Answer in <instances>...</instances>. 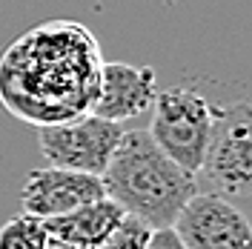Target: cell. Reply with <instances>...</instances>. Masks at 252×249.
Returning <instances> with one entry per match:
<instances>
[{
    "label": "cell",
    "mask_w": 252,
    "mask_h": 249,
    "mask_svg": "<svg viewBox=\"0 0 252 249\" xmlns=\"http://www.w3.org/2000/svg\"><path fill=\"white\" fill-rule=\"evenodd\" d=\"M100 69V43L83 23L34 26L0 55V103L37 129L89 115Z\"/></svg>",
    "instance_id": "cell-1"
},
{
    "label": "cell",
    "mask_w": 252,
    "mask_h": 249,
    "mask_svg": "<svg viewBox=\"0 0 252 249\" xmlns=\"http://www.w3.org/2000/svg\"><path fill=\"white\" fill-rule=\"evenodd\" d=\"M100 184L112 203L152 229H172L181 209L201 192L198 178L163 155L146 129L121 135Z\"/></svg>",
    "instance_id": "cell-2"
},
{
    "label": "cell",
    "mask_w": 252,
    "mask_h": 249,
    "mask_svg": "<svg viewBox=\"0 0 252 249\" xmlns=\"http://www.w3.org/2000/svg\"><path fill=\"white\" fill-rule=\"evenodd\" d=\"M218 198H252V100L212 106V132L198 172Z\"/></svg>",
    "instance_id": "cell-3"
},
{
    "label": "cell",
    "mask_w": 252,
    "mask_h": 249,
    "mask_svg": "<svg viewBox=\"0 0 252 249\" xmlns=\"http://www.w3.org/2000/svg\"><path fill=\"white\" fill-rule=\"evenodd\" d=\"M146 132L169 160L198 178L212 132V103L189 86L158 89Z\"/></svg>",
    "instance_id": "cell-4"
},
{
    "label": "cell",
    "mask_w": 252,
    "mask_h": 249,
    "mask_svg": "<svg viewBox=\"0 0 252 249\" xmlns=\"http://www.w3.org/2000/svg\"><path fill=\"white\" fill-rule=\"evenodd\" d=\"M121 135H124L121 124L103 121L89 112L63 124L40 126L37 143L49 166L100 178L103 169L109 166L112 152L121 143Z\"/></svg>",
    "instance_id": "cell-5"
},
{
    "label": "cell",
    "mask_w": 252,
    "mask_h": 249,
    "mask_svg": "<svg viewBox=\"0 0 252 249\" xmlns=\"http://www.w3.org/2000/svg\"><path fill=\"white\" fill-rule=\"evenodd\" d=\"M172 232L184 249H252V220L232 201L212 192L192 195Z\"/></svg>",
    "instance_id": "cell-6"
},
{
    "label": "cell",
    "mask_w": 252,
    "mask_h": 249,
    "mask_svg": "<svg viewBox=\"0 0 252 249\" xmlns=\"http://www.w3.org/2000/svg\"><path fill=\"white\" fill-rule=\"evenodd\" d=\"M100 198H106L100 178L83 175V172L55 169V166L29 172L26 184L20 189L23 212L40 220L61 218L66 212L86 206L92 201H100Z\"/></svg>",
    "instance_id": "cell-7"
},
{
    "label": "cell",
    "mask_w": 252,
    "mask_h": 249,
    "mask_svg": "<svg viewBox=\"0 0 252 249\" xmlns=\"http://www.w3.org/2000/svg\"><path fill=\"white\" fill-rule=\"evenodd\" d=\"M158 97V75L152 66H132L121 61H103L97 97L92 115L124 124L152 109Z\"/></svg>",
    "instance_id": "cell-8"
},
{
    "label": "cell",
    "mask_w": 252,
    "mask_h": 249,
    "mask_svg": "<svg viewBox=\"0 0 252 249\" xmlns=\"http://www.w3.org/2000/svg\"><path fill=\"white\" fill-rule=\"evenodd\" d=\"M126 212L112 203L109 198H100V201H92L86 206H78L72 212H66L61 218H49L43 220L49 238L55 241H66V244H75V247H89L97 249L100 241L118 226V220L124 218Z\"/></svg>",
    "instance_id": "cell-9"
},
{
    "label": "cell",
    "mask_w": 252,
    "mask_h": 249,
    "mask_svg": "<svg viewBox=\"0 0 252 249\" xmlns=\"http://www.w3.org/2000/svg\"><path fill=\"white\" fill-rule=\"evenodd\" d=\"M49 232L40 218L15 215L0 226V249H46Z\"/></svg>",
    "instance_id": "cell-10"
},
{
    "label": "cell",
    "mask_w": 252,
    "mask_h": 249,
    "mask_svg": "<svg viewBox=\"0 0 252 249\" xmlns=\"http://www.w3.org/2000/svg\"><path fill=\"white\" fill-rule=\"evenodd\" d=\"M149 238H152V226H146L135 215H124L97 249H146Z\"/></svg>",
    "instance_id": "cell-11"
},
{
    "label": "cell",
    "mask_w": 252,
    "mask_h": 249,
    "mask_svg": "<svg viewBox=\"0 0 252 249\" xmlns=\"http://www.w3.org/2000/svg\"><path fill=\"white\" fill-rule=\"evenodd\" d=\"M146 249H184V247H181V241L172 229H152V238H149Z\"/></svg>",
    "instance_id": "cell-12"
},
{
    "label": "cell",
    "mask_w": 252,
    "mask_h": 249,
    "mask_svg": "<svg viewBox=\"0 0 252 249\" xmlns=\"http://www.w3.org/2000/svg\"><path fill=\"white\" fill-rule=\"evenodd\" d=\"M46 249H89V247H75V244H66V241H55V238H49Z\"/></svg>",
    "instance_id": "cell-13"
}]
</instances>
